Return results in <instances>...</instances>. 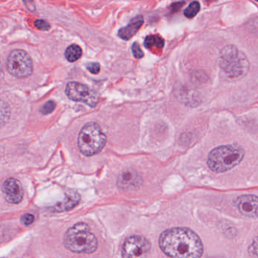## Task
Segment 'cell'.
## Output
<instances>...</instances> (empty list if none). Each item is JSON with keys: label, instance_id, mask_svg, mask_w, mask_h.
<instances>
[{"label": "cell", "instance_id": "5bb4252c", "mask_svg": "<svg viewBox=\"0 0 258 258\" xmlns=\"http://www.w3.org/2000/svg\"><path fill=\"white\" fill-rule=\"evenodd\" d=\"M165 41L161 36L157 35H150L144 40V46L151 51H159L163 48Z\"/></svg>", "mask_w": 258, "mask_h": 258}, {"label": "cell", "instance_id": "44dd1931", "mask_svg": "<svg viewBox=\"0 0 258 258\" xmlns=\"http://www.w3.org/2000/svg\"><path fill=\"white\" fill-rule=\"evenodd\" d=\"M35 218L31 214H25L21 218V224L25 226H29L34 222Z\"/></svg>", "mask_w": 258, "mask_h": 258}, {"label": "cell", "instance_id": "7402d4cb", "mask_svg": "<svg viewBox=\"0 0 258 258\" xmlns=\"http://www.w3.org/2000/svg\"><path fill=\"white\" fill-rule=\"evenodd\" d=\"M100 68L101 67L98 63H90L87 65L88 71L93 74H98L100 72Z\"/></svg>", "mask_w": 258, "mask_h": 258}, {"label": "cell", "instance_id": "603a6c76", "mask_svg": "<svg viewBox=\"0 0 258 258\" xmlns=\"http://www.w3.org/2000/svg\"><path fill=\"white\" fill-rule=\"evenodd\" d=\"M183 4H184V2L183 1L176 2V3H172V4L169 6L170 11H171V12H172V13H175V12H178V11L181 9Z\"/></svg>", "mask_w": 258, "mask_h": 258}, {"label": "cell", "instance_id": "277c9868", "mask_svg": "<svg viewBox=\"0 0 258 258\" xmlns=\"http://www.w3.org/2000/svg\"><path fill=\"white\" fill-rule=\"evenodd\" d=\"M219 66L229 78L236 80L248 74L250 64L246 55L237 47L230 45L221 50Z\"/></svg>", "mask_w": 258, "mask_h": 258}, {"label": "cell", "instance_id": "9a60e30c", "mask_svg": "<svg viewBox=\"0 0 258 258\" xmlns=\"http://www.w3.org/2000/svg\"><path fill=\"white\" fill-rule=\"evenodd\" d=\"M82 54H83L82 48L79 45L74 44V45H70L67 48L66 51H65V57L68 61L75 62L80 58Z\"/></svg>", "mask_w": 258, "mask_h": 258}, {"label": "cell", "instance_id": "5b68a950", "mask_svg": "<svg viewBox=\"0 0 258 258\" xmlns=\"http://www.w3.org/2000/svg\"><path fill=\"white\" fill-rule=\"evenodd\" d=\"M107 143V136L101 127L95 122L86 124L78 136V147L80 152L86 156L100 153Z\"/></svg>", "mask_w": 258, "mask_h": 258}, {"label": "cell", "instance_id": "7c38bea8", "mask_svg": "<svg viewBox=\"0 0 258 258\" xmlns=\"http://www.w3.org/2000/svg\"><path fill=\"white\" fill-rule=\"evenodd\" d=\"M80 197L78 192L74 191H70L66 194L63 201L56 204L52 208L53 212H63L71 210L77 206L80 203Z\"/></svg>", "mask_w": 258, "mask_h": 258}, {"label": "cell", "instance_id": "3957f363", "mask_svg": "<svg viewBox=\"0 0 258 258\" xmlns=\"http://www.w3.org/2000/svg\"><path fill=\"white\" fill-rule=\"evenodd\" d=\"M245 156V150L239 146H220L212 150L208 157V165L217 173L230 171L239 165Z\"/></svg>", "mask_w": 258, "mask_h": 258}, {"label": "cell", "instance_id": "e0dca14e", "mask_svg": "<svg viewBox=\"0 0 258 258\" xmlns=\"http://www.w3.org/2000/svg\"><path fill=\"white\" fill-rule=\"evenodd\" d=\"M200 10V4L199 2L194 1L184 10V15L187 18H192L199 13Z\"/></svg>", "mask_w": 258, "mask_h": 258}, {"label": "cell", "instance_id": "4316f807", "mask_svg": "<svg viewBox=\"0 0 258 258\" xmlns=\"http://www.w3.org/2000/svg\"><path fill=\"white\" fill-rule=\"evenodd\" d=\"M255 1H257V2H258V0H255Z\"/></svg>", "mask_w": 258, "mask_h": 258}, {"label": "cell", "instance_id": "9c48e42d", "mask_svg": "<svg viewBox=\"0 0 258 258\" xmlns=\"http://www.w3.org/2000/svg\"><path fill=\"white\" fill-rule=\"evenodd\" d=\"M3 197L9 203L18 204L24 197L22 186L19 180L15 178H9L2 185Z\"/></svg>", "mask_w": 258, "mask_h": 258}, {"label": "cell", "instance_id": "ba28073f", "mask_svg": "<svg viewBox=\"0 0 258 258\" xmlns=\"http://www.w3.org/2000/svg\"><path fill=\"white\" fill-rule=\"evenodd\" d=\"M65 92L68 98L72 101L83 102L90 107H95L98 104V98L96 94L82 83L71 82L67 85Z\"/></svg>", "mask_w": 258, "mask_h": 258}, {"label": "cell", "instance_id": "7a4b0ae2", "mask_svg": "<svg viewBox=\"0 0 258 258\" xmlns=\"http://www.w3.org/2000/svg\"><path fill=\"white\" fill-rule=\"evenodd\" d=\"M67 249L78 254H91L96 251L98 240L85 223H78L68 229L63 237Z\"/></svg>", "mask_w": 258, "mask_h": 258}, {"label": "cell", "instance_id": "2e32d148", "mask_svg": "<svg viewBox=\"0 0 258 258\" xmlns=\"http://www.w3.org/2000/svg\"><path fill=\"white\" fill-rule=\"evenodd\" d=\"M10 115L11 110L9 104L6 101L0 99V128L7 123Z\"/></svg>", "mask_w": 258, "mask_h": 258}, {"label": "cell", "instance_id": "ffe728a7", "mask_svg": "<svg viewBox=\"0 0 258 258\" xmlns=\"http://www.w3.org/2000/svg\"><path fill=\"white\" fill-rule=\"evenodd\" d=\"M35 27L40 30H48L50 29V24L44 20H36L34 23Z\"/></svg>", "mask_w": 258, "mask_h": 258}, {"label": "cell", "instance_id": "8992f818", "mask_svg": "<svg viewBox=\"0 0 258 258\" xmlns=\"http://www.w3.org/2000/svg\"><path fill=\"white\" fill-rule=\"evenodd\" d=\"M7 68L9 72L16 78H27L33 72V61L24 50H14L8 57Z\"/></svg>", "mask_w": 258, "mask_h": 258}, {"label": "cell", "instance_id": "30bf717a", "mask_svg": "<svg viewBox=\"0 0 258 258\" xmlns=\"http://www.w3.org/2000/svg\"><path fill=\"white\" fill-rule=\"evenodd\" d=\"M236 206L241 214L248 218H258V197L244 195L236 200Z\"/></svg>", "mask_w": 258, "mask_h": 258}, {"label": "cell", "instance_id": "484cf974", "mask_svg": "<svg viewBox=\"0 0 258 258\" xmlns=\"http://www.w3.org/2000/svg\"><path fill=\"white\" fill-rule=\"evenodd\" d=\"M23 1H24V3H32V2H33V0H23Z\"/></svg>", "mask_w": 258, "mask_h": 258}, {"label": "cell", "instance_id": "52a82bcc", "mask_svg": "<svg viewBox=\"0 0 258 258\" xmlns=\"http://www.w3.org/2000/svg\"><path fill=\"white\" fill-rule=\"evenodd\" d=\"M151 244L144 236H132L124 242L122 248L123 258H147Z\"/></svg>", "mask_w": 258, "mask_h": 258}, {"label": "cell", "instance_id": "d6986e66", "mask_svg": "<svg viewBox=\"0 0 258 258\" xmlns=\"http://www.w3.org/2000/svg\"><path fill=\"white\" fill-rule=\"evenodd\" d=\"M132 54L137 59L142 58L144 57V52L141 50V46L138 42H135L132 46Z\"/></svg>", "mask_w": 258, "mask_h": 258}, {"label": "cell", "instance_id": "6da1fadb", "mask_svg": "<svg viewBox=\"0 0 258 258\" xmlns=\"http://www.w3.org/2000/svg\"><path fill=\"white\" fill-rule=\"evenodd\" d=\"M161 250L171 258H200L203 255L201 239L192 230L185 227L168 229L159 239Z\"/></svg>", "mask_w": 258, "mask_h": 258}, {"label": "cell", "instance_id": "ac0fdd59", "mask_svg": "<svg viewBox=\"0 0 258 258\" xmlns=\"http://www.w3.org/2000/svg\"><path fill=\"white\" fill-rule=\"evenodd\" d=\"M56 107V104L52 101H48V102L45 103L43 106H42V108H41L40 111L42 114L44 115H48L50 114V113H52L54 111V109Z\"/></svg>", "mask_w": 258, "mask_h": 258}, {"label": "cell", "instance_id": "d4e9b609", "mask_svg": "<svg viewBox=\"0 0 258 258\" xmlns=\"http://www.w3.org/2000/svg\"><path fill=\"white\" fill-rule=\"evenodd\" d=\"M251 248H252L253 252L254 254L258 256V237L254 239L252 245H251Z\"/></svg>", "mask_w": 258, "mask_h": 258}, {"label": "cell", "instance_id": "cb8c5ba5", "mask_svg": "<svg viewBox=\"0 0 258 258\" xmlns=\"http://www.w3.org/2000/svg\"><path fill=\"white\" fill-rule=\"evenodd\" d=\"M251 26V30H252L253 33L258 34V18L252 21V22L250 24Z\"/></svg>", "mask_w": 258, "mask_h": 258}, {"label": "cell", "instance_id": "8fae6325", "mask_svg": "<svg viewBox=\"0 0 258 258\" xmlns=\"http://www.w3.org/2000/svg\"><path fill=\"white\" fill-rule=\"evenodd\" d=\"M144 22V17L142 15H138L131 20L126 27H122L119 30L118 36L124 40H129L138 33Z\"/></svg>", "mask_w": 258, "mask_h": 258}, {"label": "cell", "instance_id": "4fadbf2b", "mask_svg": "<svg viewBox=\"0 0 258 258\" xmlns=\"http://www.w3.org/2000/svg\"><path fill=\"white\" fill-rule=\"evenodd\" d=\"M119 186L124 189L136 188L140 184L139 177L134 171H126L122 173L118 180Z\"/></svg>", "mask_w": 258, "mask_h": 258}]
</instances>
